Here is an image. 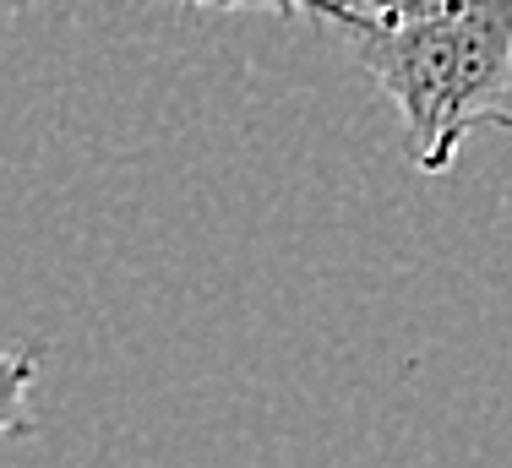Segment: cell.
<instances>
[{
    "label": "cell",
    "instance_id": "obj_2",
    "mask_svg": "<svg viewBox=\"0 0 512 468\" xmlns=\"http://www.w3.org/2000/svg\"><path fill=\"white\" fill-rule=\"evenodd\" d=\"M28 387H33V354H11V403H6V436L33 430L28 414Z\"/></svg>",
    "mask_w": 512,
    "mask_h": 468
},
{
    "label": "cell",
    "instance_id": "obj_1",
    "mask_svg": "<svg viewBox=\"0 0 512 468\" xmlns=\"http://www.w3.org/2000/svg\"><path fill=\"white\" fill-rule=\"evenodd\" d=\"M316 22L398 109L420 175H447L474 131H512V0H322Z\"/></svg>",
    "mask_w": 512,
    "mask_h": 468
},
{
    "label": "cell",
    "instance_id": "obj_3",
    "mask_svg": "<svg viewBox=\"0 0 512 468\" xmlns=\"http://www.w3.org/2000/svg\"><path fill=\"white\" fill-rule=\"evenodd\" d=\"M175 6H207V11H273V17H300L322 11V0H175Z\"/></svg>",
    "mask_w": 512,
    "mask_h": 468
}]
</instances>
